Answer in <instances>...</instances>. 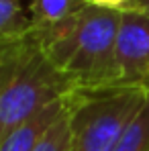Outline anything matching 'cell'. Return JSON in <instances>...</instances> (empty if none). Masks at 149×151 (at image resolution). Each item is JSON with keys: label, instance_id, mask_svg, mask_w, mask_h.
Instances as JSON below:
<instances>
[{"label": "cell", "instance_id": "5b68a950", "mask_svg": "<svg viewBox=\"0 0 149 151\" xmlns=\"http://www.w3.org/2000/svg\"><path fill=\"white\" fill-rule=\"evenodd\" d=\"M68 98L70 96H66L61 100H55L53 104L39 110L37 114H33L31 119H27L25 123L17 125L10 133H6L0 139V151H33L35 145L39 143V139L51 127V123L63 112Z\"/></svg>", "mask_w": 149, "mask_h": 151}, {"label": "cell", "instance_id": "8fae6325", "mask_svg": "<svg viewBox=\"0 0 149 151\" xmlns=\"http://www.w3.org/2000/svg\"><path fill=\"white\" fill-rule=\"evenodd\" d=\"M123 10H137V12H143L149 17V0H133L125 6Z\"/></svg>", "mask_w": 149, "mask_h": 151}, {"label": "cell", "instance_id": "ba28073f", "mask_svg": "<svg viewBox=\"0 0 149 151\" xmlns=\"http://www.w3.org/2000/svg\"><path fill=\"white\" fill-rule=\"evenodd\" d=\"M112 151H149V96Z\"/></svg>", "mask_w": 149, "mask_h": 151}, {"label": "cell", "instance_id": "6da1fadb", "mask_svg": "<svg viewBox=\"0 0 149 151\" xmlns=\"http://www.w3.org/2000/svg\"><path fill=\"white\" fill-rule=\"evenodd\" d=\"M121 10L84 6L59 25L37 29L53 68L76 90L117 88V37Z\"/></svg>", "mask_w": 149, "mask_h": 151}, {"label": "cell", "instance_id": "9c48e42d", "mask_svg": "<svg viewBox=\"0 0 149 151\" xmlns=\"http://www.w3.org/2000/svg\"><path fill=\"white\" fill-rule=\"evenodd\" d=\"M31 27L21 0H0V35H17Z\"/></svg>", "mask_w": 149, "mask_h": 151}, {"label": "cell", "instance_id": "8992f818", "mask_svg": "<svg viewBox=\"0 0 149 151\" xmlns=\"http://www.w3.org/2000/svg\"><path fill=\"white\" fill-rule=\"evenodd\" d=\"M84 6H88L84 0H31L29 19L33 27L47 29L74 17Z\"/></svg>", "mask_w": 149, "mask_h": 151}, {"label": "cell", "instance_id": "277c9868", "mask_svg": "<svg viewBox=\"0 0 149 151\" xmlns=\"http://www.w3.org/2000/svg\"><path fill=\"white\" fill-rule=\"evenodd\" d=\"M119 84L149 92V17L137 10H121L117 37Z\"/></svg>", "mask_w": 149, "mask_h": 151}, {"label": "cell", "instance_id": "30bf717a", "mask_svg": "<svg viewBox=\"0 0 149 151\" xmlns=\"http://www.w3.org/2000/svg\"><path fill=\"white\" fill-rule=\"evenodd\" d=\"M88 6H100V8H114V10H123L125 6L133 0H84Z\"/></svg>", "mask_w": 149, "mask_h": 151}, {"label": "cell", "instance_id": "7a4b0ae2", "mask_svg": "<svg viewBox=\"0 0 149 151\" xmlns=\"http://www.w3.org/2000/svg\"><path fill=\"white\" fill-rule=\"evenodd\" d=\"M74 92L76 88L47 59L33 25L17 35H0V139Z\"/></svg>", "mask_w": 149, "mask_h": 151}, {"label": "cell", "instance_id": "52a82bcc", "mask_svg": "<svg viewBox=\"0 0 149 151\" xmlns=\"http://www.w3.org/2000/svg\"><path fill=\"white\" fill-rule=\"evenodd\" d=\"M72 96L68 98V104L63 112L51 123L45 131V135L39 139L33 151H72V131H70V110H72Z\"/></svg>", "mask_w": 149, "mask_h": 151}, {"label": "cell", "instance_id": "3957f363", "mask_svg": "<svg viewBox=\"0 0 149 151\" xmlns=\"http://www.w3.org/2000/svg\"><path fill=\"white\" fill-rule=\"evenodd\" d=\"M147 96L133 88L76 90L70 110L72 151H112Z\"/></svg>", "mask_w": 149, "mask_h": 151}]
</instances>
